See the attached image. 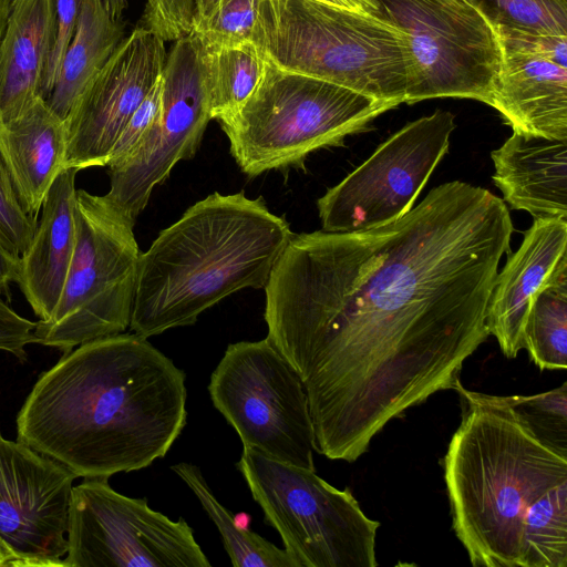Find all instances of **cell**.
<instances>
[{"instance_id":"obj_1","label":"cell","mask_w":567,"mask_h":567,"mask_svg":"<svg viewBox=\"0 0 567 567\" xmlns=\"http://www.w3.org/2000/svg\"><path fill=\"white\" fill-rule=\"evenodd\" d=\"M513 233L499 197L453 181L370 229L292 234L264 288L266 338L303 383L319 454L352 463L390 421L455 390L491 336Z\"/></svg>"},{"instance_id":"obj_2","label":"cell","mask_w":567,"mask_h":567,"mask_svg":"<svg viewBox=\"0 0 567 567\" xmlns=\"http://www.w3.org/2000/svg\"><path fill=\"white\" fill-rule=\"evenodd\" d=\"M185 381L136 333L87 341L39 377L18 413L17 440L76 477L143 470L186 425Z\"/></svg>"},{"instance_id":"obj_3","label":"cell","mask_w":567,"mask_h":567,"mask_svg":"<svg viewBox=\"0 0 567 567\" xmlns=\"http://www.w3.org/2000/svg\"><path fill=\"white\" fill-rule=\"evenodd\" d=\"M291 236L262 197L198 200L141 252L128 329L147 339L192 326L231 293L265 288Z\"/></svg>"},{"instance_id":"obj_4","label":"cell","mask_w":567,"mask_h":567,"mask_svg":"<svg viewBox=\"0 0 567 567\" xmlns=\"http://www.w3.org/2000/svg\"><path fill=\"white\" fill-rule=\"evenodd\" d=\"M461 423L444 456L453 530L475 567H522L529 508L567 483V456L539 441L506 396L458 382Z\"/></svg>"},{"instance_id":"obj_5","label":"cell","mask_w":567,"mask_h":567,"mask_svg":"<svg viewBox=\"0 0 567 567\" xmlns=\"http://www.w3.org/2000/svg\"><path fill=\"white\" fill-rule=\"evenodd\" d=\"M252 43L279 69L405 102L406 40L378 17L316 0H259Z\"/></svg>"},{"instance_id":"obj_6","label":"cell","mask_w":567,"mask_h":567,"mask_svg":"<svg viewBox=\"0 0 567 567\" xmlns=\"http://www.w3.org/2000/svg\"><path fill=\"white\" fill-rule=\"evenodd\" d=\"M260 83L220 126L229 151L250 177L303 167L317 150L338 147L398 105L349 87L279 69L266 60Z\"/></svg>"},{"instance_id":"obj_7","label":"cell","mask_w":567,"mask_h":567,"mask_svg":"<svg viewBox=\"0 0 567 567\" xmlns=\"http://www.w3.org/2000/svg\"><path fill=\"white\" fill-rule=\"evenodd\" d=\"M75 246L51 317L37 321V343L64 353L130 328L141 250L135 220L105 195L76 189Z\"/></svg>"},{"instance_id":"obj_8","label":"cell","mask_w":567,"mask_h":567,"mask_svg":"<svg viewBox=\"0 0 567 567\" xmlns=\"http://www.w3.org/2000/svg\"><path fill=\"white\" fill-rule=\"evenodd\" d=\"M235 466L298 567L378 566L380 523L363 513L351 489L248 447Z\"/></svg>"},{"instance_id":"obj_9","label":"cell","mask_w":567,"mask_h":567,"mask_svg":"<svg viewBox=\"0 0 567 567\" xmlns=\"http://www.w3.org/2000/svg\"><path fill=\"white\" fill-rule=\"evenodd\" d=\"M208 393L243 447L316 471V439L303 383L265 338L228 344Z\"/></svg>"},{"instance_id":"obj_10","label":"cell","mask_w":567,"mask_h":567,"mask_svg":"<svg viewBox=\"0 0 567 567\" xmlns=\"http://www.w3.org/2000/svg\"><path fill=\"white\" fill-rule=\"evenodd\" d=\"M374 17L403 32L410 79L404 103L437 97L489 105L501 68L497 33L466 0H374Z\"/></svg>"},{"instance_id":"obj_11","label":"cell","mask_w":567,"mask_h":567,"mask_svg":"<svg viewBox=\"0 0 567 567\" xmlns=\"http://www.w3.org/2000/svg\"><path fill=\"white\" fill-rule=\"evenodd\" d=\"M62 567H209L193 528L154 511L145 497L114 491L109 478L72 487Z\"/></svg>"},{"instance_id":"obj_12","label":"cell","mask_w":567,"mask_h":567,"mask_svg":"<svg viewBox=\"0 0 567 567\" xmlns=\"http://www.w3.org/2000/svg\"><path fill=\"white\" fill-rule=\"evenodd\" d=\"M454 115L437 110L405 124L318 198L322 230L370 229L408 213L449 151Z\"/></svg>"},{"instance_id":"obj_13","label":"cell","mask_w":567,"mask_h":567,"mask_svg":"<svg viewBox=\"0 0 567 567\" xmlns=\"http://www.w3.org/2000/svg\"><path fill=\"white\" fill-rule=\"evenodd\" d=\"M210 120L203 48L190 33L167 54L157 117L130 157L109 168L105 196L136 221L152 190L179 161L195 155Z\"/></svg>"},{"instance_id":"obj_14","label":"cell","mask_w":567,"mask_h":567,"mask_svg":"<svg viewBox=\"0 0 567 567\" xmlns=\"http://www.w3.org/2000/svg\"><path fill=\"white\" fill-rule=\"evenodd\" d=\"M164 43L140 25L121 41L64 121V168L107 165L124 126L163 74Z\"/></svg>"},{"instance_id":"obj_15","label":"cell","mask_w":567,"mask_h":567,"mask_svg":"<svg viewBox=\"0 0 567 567\" xmlns=\"http://www.w3.org/2000/svg\"><path fill=\"white\" fill-rule=\"evenodd\" d=\"M75 478L60 463L0 433V539L25 567H62Z\"/></svg>"},{"instance_id":"obj_16","label":"cell","mask_w":567,"mask_h":567,"mask_svg":"<svg viewBox=\"0 0 567 567\" xmlns=\"http://www.w3.org/2000/svg\"><path fill=\"white\" fill-rule=\"evenodd\" d=\"M495 31L501 68L489 105L515 133L567 140V37Z\"/></svg>"},{"instance_id":"obj_17","label":"cell","mask_w":567,"mask_h":567,"mask_svg":"<svg viewBox=\"0 0 567 567\" xmlns=\"http://www.w3.org/2000/svg\"><path fill=\"white\" fill-rule=\"evenodd\" d=\"M567 261V219L534 218L519 248L508 252L497 274L486 313V326L504 355L524 349V328L532 300L557 267Z\"/></svg>"},{"instance_id":"obj_18","label":"cell","mask_w":567,"mask_h":567,"mask_svg":"<svg viewBox=\"0 0 567 567\" xmlns=\"http://www.w3.org/2000/svg\"><path fill=\"white\" fill-rule=\"evenodd\" d=\"M64 168L42 204L32 241L20 257L19 285L39 320H48L59 302L75 246V176Z\"/></svg>"},{"instance_id":"obj_19","label":"cell","mask_w":567,"mask_h":567,"mask_svg":"<svg viewBox=\"0 0 567 567\" xmlns=\"http://www.w3.org/2000/svg\"><path fill=\"white\" fill-rule=\"evenodd\" d=\"M491 157L493 182L512 208L567 219V140L513 132Z\"/></svg>"},{"instance_id":"obj_20","label":"cell","mask_w":567,"mask_h":567,"mask_svg":"<svg viewBox=\"0 0 567 567\" xmlns=\"http://www.w3.org/2000/svg\"><path fill=\"white\" fill-rule=\"evenodd\" d=\"M65 123L39 96L19 116L0 123V153L22 207L34 217L64 169Z\"/></svg>"},{"instance_id":"obj_21","label":"cell","mask_w":567,"mask_h":567,"mask_svg":"<svg viewBox=\"0 0 567 567\" xmlns=\"http://www.w3.org/2000/svg\"><path fill=\"white\" fill-rule=\"evenodd\" d=\"M55 35L54 0H12L0 39V123L39 96Z\"/></svg>"},{"instance_id":"obj_22","label":"cell","mask_w":567,"mask_h":567,"mask_svg":"<svg viewBox=\"0 0 567 567\" xmlns=\"http://www.w3.org/2000/svg\"><path fill=\"white\" fill-rule=\"evenodd\" d=\"M125 22L111 18L102 0H82L76 29L66 49L49 107L63 121L90 82L125 38Z\"/></svg>"},{"instance_id":"obj_23","label":"cell","mask_w":567,"mask_h":567,"mask_svg":"<svg viewBox=\"0 0 567 567\" xmlns=\"http://www.w3.org/2000/svg\"><path fill=\"white\" fill-rule=\"evenodd\" d=\"M171 468L195 494L218 528L233 566L298 567L285 548L237 524L231 513L216 498L197 465L179 462Z\"/></svg>"},{"instance_id":"obj_24","label":"cell","mask_w":567,"mask_h":567,"mask_svg":"<svg viewBox=\"0 0 567 567\" xmlns=\"http://www.w3.org/2000/svg\"><path fill=\"white\" fill-rule=\"evenodd\" d=\"M524 349L540 370L567 368V261L557 267L532 300Z\"/></svg>"},{"instance_id":"obj_25","label":"cell","mask_w":567,"mask_h":567,"mask_svg":"<svg viewBox=\"0 0 567 567\" xmlns=\"http://www.w3.org/2000/svg\"><path fill=\"white\" fill-rule=\"evenodd\" d=\"M203 54L210 118L220 123L233 117L255 92L267 61L252 42L212 52L203 49Z\"/></svg>"},{"instance_id":"obj_26","label":"cell","mask_w":567,"mask_h":567,"mask_svg":"<svg viewBox=\"0 0 567 567\" xmlns=\"http://www.w3.org/2000/svg\"><path fill=\"white\" fill-rule=\"evenodd\" d=\"M522 567H567V483L529 508L523 526Z\"/></svg>"},{"instance_id":"obj_27","label":"cell","mask_w":567,"mask_h":567,"mask_svg":"<svg viewBox=\"0 0 567 567\" xmlns=\"http://www.w3.org/2000/svg\"><path fill=\"white\" fill-rule=\"evenodd\" d=\"M496 28L567 37V0H466Z\"/></svg>"},{"instance_id":"obj_28","label":"cell","mask_w":567,"mask_h":567,"mask_svg":"<svg viewBox=\"0 0 567 567\" xmlns=\"http://www.w3.org/2000/svg\"><path fill=\"white\" fill-rule=\"evenodd\" d=\"M507 402L544 444L567 456V382L533 395H508Z\"/></svg>"},{"instance_id":"obj_29","label":"cell","mask_w":567,"mask_h":567,"mask_svg":"<svg viewBox=\"0 0 567 567\" xmlns=\"http://www.w3.org/2000/svg\"><path fill=\"white\" fill-rule=\"evenodd\" d=\"M259 11V0H226L194 33L204 51L252 42Z\"/></svg>"},{"instance_id":"obj_30","label":"cell","mask_w":567,"mask_h":567,"mask_svg":"<svg viewBox=\"0 0 567 567\" xmlns=\"http://www.w3.org/2000/svg\"><path fill=\"white\" fill-rule=\"evenodd\" d=\"M38 225L21 205L0 153V247L20 258L30 246Z\"/></svg>"},{"instance_id":"obj_31","label":"cell","mask_w":567,"mask_h":567,"mask_svg":"<svg viewBox=\"0 0 567 567\" xmlns=\"http://www.w3.org/2000/svg\"><path fill=\"white\" fill-rule=\"evenodd\" d=\"M82 0H54L55 35L44 71L40 96L48 100L52 93L62 60L74 35Z\"/></svg>"},{"instance_id":"obj_32","label":"cell","mask_w":567,"mask_h":567,"mask_svg":"<svg viewBox=\"0 0 567 567\" xmlns=\"http://www.w3.org/2000/svg\"><path fill=\"white\" fill-rule=\"evenodd\" d=\"M159 107L161 79L133 113L117 137L106 165L109 168L122 164L136 150L137 145L155 122Z\"/></svg>"},{"instance_id":"obj_33","label":"cell","mask_w":567,"mask_h":567,"mask_svg":"<svg viewBox=\"0 0 567 567\" xmlns=\"http://www.w3.org/2000/svg\"><path fill=\"white\" fill-rule=\"evenodd\" d=\"M37 322L18 315L1 297L0 292V351L13 354L18 360H27L25 347L37 343Z\"/></svg>"},{"instance_id":"obj_34","label":"cell","mask_w":567,"mask_h":567,"mask_svg":"<svg viewBox=\"0 0 567 567\" xmlns=\"http://www.w3.org/2000/svg\"><path fill=\"white\" fill-rule=\"evenodd\" d=\"M20 258H17L0 247V292L9 293L11 284L18 281Z\"/></svg>"},{"instance_id":"obj_35","label":"cell","mask_w":567,"mask_h":567,"mask_svg":"<svg viewBox=\"0 0 567 567\" xmlns=\"http://www.w3.org/2000/svg\"><path fill=\"white\" fill-rule=\"evenodd\" d=\"M338 8L374 16L378 10L374 0H316Z\"/></svg>"},{"instance_id":"obj_36","label":"cell","mask_w":567,"mask_h":567,"mask_svg":"<svg viewBox=\"0 0 567 567\" xmlns=\"http://www.w3.org/2000/svg\"><path fill=\"white\" fill-rule=\"evenodd\" d=\"M225 1L226 0H196V27L207 20Z\"/></svg>"},{"instance_id":"obj_37","label":"cell","mask_w":567,"mask_h":567,"mask_svg":"<svg viewBox=\"0 0 567 567\" xmlns=\"http://www.w3.org/2000/svg\"><path fill=\"white\" fill-rule=\"evenodd\" d=\"M0 567H25L24 563L1 539Z\"/></svg>"},{"instance_id":"obj_38","label":"cell","mask_w":567,"mask_h":567,"mask_svg":"<svg viewBox=\"0 0 567 567\" xmlns=\"http://www.w3.org/2000/svg\"><path fill=\"white\" fill-rule=\"evenodd\" d=\"M111 18L122 19L123 12L127 7V0H102Z\"/></svg>"},{"instance_id":"obj_39","label":"cell","mask_w":567,"mask_h":567,"mask_svg":"<svg viewBox=\"0 0 567 567\" xmlns=\"http://www.w3.org/2000/svg\"><path fill=\"white\" fill-rule=\"evenodd\" d=\"M12 0H0V39L4 32Z\"/></svg>"}]
</instances>
